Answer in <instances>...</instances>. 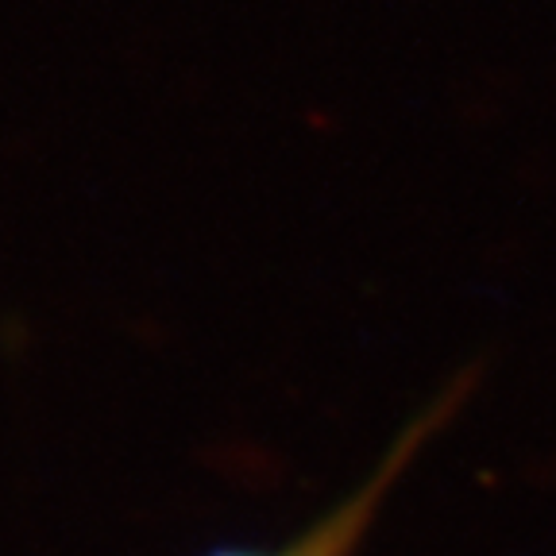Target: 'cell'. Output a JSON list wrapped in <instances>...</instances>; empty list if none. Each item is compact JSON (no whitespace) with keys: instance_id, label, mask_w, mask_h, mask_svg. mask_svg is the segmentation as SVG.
I'll return each instance as SVG.
<instances>
[{"instance_id":"obj_1","label":"cell","mask_w":556,"mask_h":556,"mask_svg":"<svg viewBox=\"0 0 556 556\" xmlns=\"http://www.w3.org/2000/svg\"><path fill=\"white\" fill-rule=\"evenodd\" d=\"M471 382H476V371L460 375V379L452 382L448 391L441 394V399L433 402V406L426 409V414L417 417L414 426L402 429V437L394 441V448L387 452V460L375 468V476L367 479L364 486H359L356 495L344 498V503L337 506V510L329 514L325 521H317L309 533H305L302 541H294L290 548H282V553H213V556H344L348 548L356 545L359 533L371 526V514L375 506L382 503V495L391 491L394 479L406 471V464L414 460V452L421 448V444L429 441V437L437 433V429L448 421V414L456 406H460L464 399H468Z\"/></svg>"}]
</instances>
